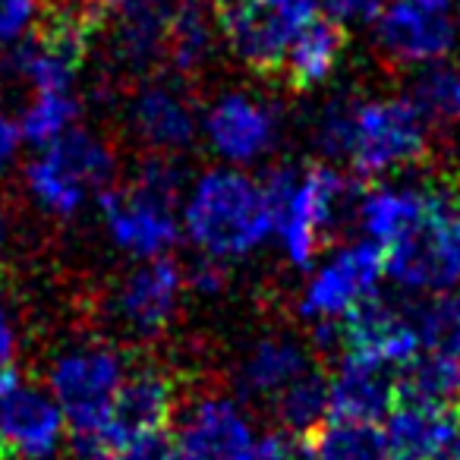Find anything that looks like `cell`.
Masks as SVG:
<instances>
[{"mask_svg": "<svg viewBox=\"0 0 460 460\" xmlns=\"http://www.w3.org/2000/svg\"><path fill=\"white\" fill-rule=\"evenodd\" d=\"M382 250V269L413 290H447L460 281V199L426 186L416 215Z\"/></svg>", "mask_w": 460, "mask_h": 460, "instance_id": "1", "label": "cell"}, {"mask_svg": "<svg viewBox=\"0 0 460 460\" xmlns=\"http://www.w3.org/2000/svg\"><path fill=\"white\" fill-rule=\"evenodd\" d=\"M186 230L205 256H246L271 230L262 186L237 171H208L186 205Z\"/></svg>", "mask_w": 460, "mask_h": 460, "instance_id": "2", "label": "cell"}, {"mask_svg": "<svg viewBox=\"0 0 460 460\" xmlns=\"http://www.w3.org/2000/svg\"><path fill=\"white\" fill-rule=\"evenodd\" d=\"M123 369V359L108 347L73 350L54 363L51 391L70 426V445L79 460H108L102 429Z\"/></svg>", "mask_w": 460, "mask_h": 460, "instance_id": "3", "label": "cell"}, {"mask_svg": "<svg viewBox=\"0 0 460 460\" xmlns=\"http://www.w3.org/2000/svg\"><path fill=\"white\" fill-rule=\"evenodd\" d=\"M313 13L315 0H211L230 51L265 76L281 73L290 41Z\"/></svg>", "mask_w": 460, "mask_h": 460, "instance_id": "4", "label": "cell"}, {"mask_svg": "<svg viewBox=\"0 0 460 460\" xmlns=\"http://www.w3.org/2000/svg\"><path fill=\"white\" fill-rule=\"evenodd\" d=\"M45 152L26 167L32 196L54 215H73L89 192H104L114 173V155L85 129H64L45 142Z\"/></svg>", "mask_w": 460, "mask_h": 460, "instance_id": "5", "label": "cell"}, {"mask_svg": "<svg viewBox=\"0 0 460 460\" xmlns=\"http://www.w3.org/2000/svg\"><path fill=\"white\" fill-rule=\"evenodd\" d=\"M429 152V120L410 98L357 104L350 164L359 180L420 164Z\"/></svg>", "mask_w": 460, "mask_h": 460, "instance_id": "6", "label": "cell"}, {"mask_svg": "<svg viewBox=\"0 0 460 460\" xmlns=\"http://www.w3.org/2000/svg\"><path fill=\"white\" fill-rule=\"evenodd\" d=\"M376 20L378 51L401 66L435 64L447 58L457 41L454 0H394Z\"/></svg>", "mask_w": 460, "mask_h": 460, "instance_id": "7", "label": "cell"}, {"mask_svg": "<svg viewBox=\"0 0 460 460\" xmlns=\"http://www.w3.org/2000/svg\"><path fill=\"white\" fill-rule=\"evenodd\" d=\"M173 407H177V394H173L171 372L148 363V359L123 369L102 429L104 454L111 457L142 435L164 432L173 420Z\"/></svg>", "mask_w": 460, "mask_h": 460, "instance_id": "8", "label": "cell"}, {"mask_svg": "<svg viewBox=\"0 0 460 460\" xmlns=\"http://www.w3.org/2000/svg\"><path fill=\"white\" fill-rule=\"evenodd\" d=\"M334 344L341 347L344 359L388 366V369H397L420 350L410 315L376 294L363 296L347 309L344 322L334 325Z\"/></svg>", "mask_w": 460, "mask_h": 460, "instance_id": "9", "label": "cell"}, {"mask_svg": "<svg viewBox=\"0 0 460 460\" xmlns=\"http://www.w3.org/2000/svg\"><path fill=\"white\" fill-rule=\"evenodd\" d=\"M98 199H102V215L111 237L133 256L155 259L180 240L177 217H173L177 205L167 199L152 196L139 186L104 190L98 192Z\"/></svg>", "mask_w": 460, "mask_h": 460, "instance_id": "10", "label": "cell"}, {"mask_svg": "<svg viewBox=\"0 0 460 460\" xmlns=\"http://www.w3.org/2000/svg\"><path fill=\"white\" fill-rule=\"evenodd\" d=\"M64 416L60 407L20 378V372L0 378V441L13 454L29 460H45L60 441Z\"/></svg>", "mask_w": 460, "mask_h": 460, "instance_id": "11", "label": "cell"}, {"mask_svg": "<svg viewBox=\"0 0 460 460\" xmlns=\"http://www.w3.org/2000/svg\"><path fill=\"white\" fill-rule=\"evenodd\" d=\"M385 435L391 460H460V394L441 403H397Z\"/></svg>", "mask_w": 460, "mask_h": 460, "instance_id": "12", "label": "cell"}, {"mask_svg": "<svg viewBox=\"0 0 460 460\" xmlns=\"http://www.w3.org/2000/svg\"><path fill=\"white\" fill-rule=\"evenodd\" d=\"M382 271H385L382 250H378L376 240L357 243V246H350V250L338 252V256H334L306 288L303 313L319 315V319L344 315L353 303L376 294V284H378V275H382Z\"/></svg>", "mask_w": 460, "mask_h": 460, "instance_id": "13", "label": "cell"}, {"mask_svg": "<svg viewBox=\"0 0 460 460\" xmlns=\"http://www.w3.org/2000/svg\"><path fill=\"white\" fill-rule=\"evenodd\" d=\"M177 460H252L250 422L227 397H202L177 438Z\"/></svg>", "mask_w": 460, "mask_h": 460, "instance_id": "14", "label": "cell"}, {"mask_svg": "<svg viewBox=\"0 0 460 460\" xmlns=\"http://www.w3.org/2000/svg\"><path fill=\"white\" fill-rule=\"evenodd\" d=\"M180 284H183V271L177 269L173 259H148L120 288L117 306H120L123 322L142 338L161 334L177 313Z\"/></svg>", "mask_w": 460, "mask_h": 460, "instance_id": "15", "label": "cell"}, {"mask_svg": "<svg viewBox=\"0 0 460 460\" xmlns=\"http://www.w3.org/2000/svg\"><path fill=\"white\" fill-rule=\"evenodd\" d=\"M211 146L230 161H252L275 146L278 117L269 104L250 95H224L205 117Z\"/></svg>", "mask_w": 460, "mask_h": 460, "instance_id": "16", "label": "cell"}, {"mask_svg": "<svg viewBox=\"0 0 460 460\" xmlns=\"http://www.w3.org/2000/svg\"><path fill=\"white\" fill-rule=\"evenodd\" d=\"M177 7L180 0H127L123 4L114 48L127 70L146 73L164 64Z\"/></svg>", "mask_w": 460, "mask_h": 460, "instance_id": "17", "label": "cell"}, {"mask_svg": "<svg viewBox=\"0 0 460 460\" xmlns=\"http://www.w3.org/2000/svg\"><path fill=\"white\" fill-rule=\"evenodd\" d=\"M397 407V378L388 366H369L344 359L334 382H328L332 420L378 422Z\"/></svg>", "mask_w": 460, "mask_h": 460, "instance_id": "18", "label": "cell"}, {"mask_svg": "<svg viewBox=\"0 0 460 460\" xmlns=\"http://www.w3.org/2000/svg\"><path fill=\"white\" fill-rule=\"evenodd\" d=\"M347 45L344 22L338 16L313 13L306 26L290 41L288 58H284L281 76L294 92H309L328 79L334 64L341 60Z\"/></svg>", "mask_w": 460, "mask_h": 460, "instance_id": "19", "label": "cell"}, {"mask_svg": "<svg viewBox=\"0 0 460 460\" xmlns=\"http://www.w3.org/2000/svg\"><path fill=\"white\" fill-rule=\"evenodd\" d=\"M133 127L158 152H180L196 136V114L173 85L152 83L133 102Z\"/></svg>", "mask_w": 460, "mask_h": 460, "instance_id": "20", "label": "cell"}, {"mask_svg": "<svg viewBox=\"0 0 460 460\" xmlns=\"http://www.w3.org/2000/svg\"><path fill=\"white\" fill-rule=\"evenodd\" d=\"M306 447L313 460H391L385 429L357 420H319L306 429Z\"/></svg>", "mask_w": 460, "mask_h": 460, "instance_id": "21", "label": "cell"}, {"mask_svg": "<svg viewBox=\"0 0 460 460\" xmlns=\"http://www.w3.org/2000/svg\"><path fill=\"white\" fill-rule=\"evenodd\" d=\"M397 403H441L460 394V359L416 350L394 369Z\"/></svg>", "mask_w": 460, "mask_h": 460, "instance_id": "22", "label": "cell"}, {"mask_svg": "<svg viewBox=\"0 0 460 460\" xmlns=\"http://www.w3.org/2000/svg\"><path fill=\"white\" fill-rule=\"evenodd\" d=\"M306 353L284 338H269L252 347L243 366V388L259 397H275L288 382L306 369Z\"/></svg>", "mask_w": 460, "mask_h": 460, "instance_id": "23", "label": "cell"}, {"mask_svg": "<svg viewBox=\"0 0 460 460\" xmlns=\"http://www.w3.org/2000/svg\"><path fill=\"white\" fill-rule=\"evenodd\" d=\"M407 315L422 350L460 359V296L438 294L422 306L407 309Z\"/></svg>", "mask_w": 460, "mask_h": 460, "instance_id": "24", "label": "cell"}, {"mask_svg": "<svg viewBox=\"0 0 460 460\" xmlns=\"http://www.w3.org/2000/svg\"><path fill=\"white\" fill-rule=\"evenodd\" d=\"M278 420L288 426V432H306L322 420L328 410V378L319 369H303L294 382H288L275 394Z\"/></svg>", "mask_w": 460, "mask_h": 460, "instance_id": "25", "label": "cell"}, {"mask_svg": "<svg viewBox=\"0 0 460 460\" xmlns=\"http://www.w3.org/2000/svg\"><path fill=\"white\" fill-rule=\"evenodd\" d=\"M420 202L422 190H366L359 202V224L382 246L416 215Z\"/></svg>", "mask_w": 460, "mask_h": 460, "instance_id": "26", "label": "cell"}, {"mask_svg": "<svg viewBox=\"0 0 460 460\" xmlns=\"http://www.w3.org/2000/svg\"><path fill=\"white\" fill-rule=\"evenodd\" d=\"M76 114L79 104L76 98H70V92H35V102L22 111V136L45 146L64 133L70 120H76Z\"/></svg>", "mask_w": 460, "mask_h": 460, "instance_id": "27", "label": "cell"}, {"mask_svg": "<svg viewBox=\"0 0 460 460\" xmlns=\"http://www.w3.org/2000/svg\"><path fill=\"white\" fill-rule=\"evenodd\" d=\"M410 102L420 108V114L429 120V127H441L454 117V73L441 66L438 60L429 64L426 70L416 76L413 95Z\"/></svg>", "mask_w": 460, "mask_h": 460, "instance_id": "28", "label": "cell"}, {"mask_svg": "<svg viewBox=\"0 0 460 460\" xmlns=\"http://www.w3.org/2000/svg\"><path fill=\"white\" fill-rule=\"evenodd\" d=\"M353 123H357V102L350 98H334L315 123V146L328 158H347L353 146Z\"/></svg>", "mask_w": 460, "mask_h": 460, "instance_id": "29", "label": "cell"}, {"mask_svg": "<svg viewBox=\"0 0 460 460\" xmlns=\"http://www.w3.org/2000/svg\"><path fill=\"white\" fill-rule=\"evenodd\" d=\"M108 460H177V441L164 429V432H152L129 441L120 451L111 454Z\"/></svg>", "mask_w": 460, "mask_h": 460, "instance_id": "30", "label": "cell"}, {"mask_svg": "<svg viewBox=\"0 0 460 460\" xmlns=\"http://www.w3.org/2000/svg\"><path fill=\"white\" fill-rule=\"evenodd\" d=\"M252 460H313L296 432H269L252 445Z\"/></svg>", "mask_w": 460, "mask_h": 460, "instance_id": "31", "label": "cell"}, {"mask_svg": "<svg viewBox=\"0 0 460 460\" xmlns=\"http://www.w3.org/2000/svg\"><path fill=\"white\" fill-rule=\"evenodd\" d=\"M35 16V0H0V41H13L26 32Z\"/></svg>", "mask_w": 460, "mask_h": 460, "instance_id": "32", "label": "cell"}, {"mask_svg": "<svg viewBox=\"0 0 460 460\" xmlns=\"http://www.w3.org/2000/svg\"><path fill=\"white\" fill-rule=\"evenodd\" d=\"M224 275H227L224 271V259L205 256L190 269V284L196 290H205V294H215V290L224 288Z\"/></svg>", "mask_w": 460, "mask_h": 460, "instance_id": "33", "label": "cell"}, {"mask_svg": "<svg viewBox=\"0 0 460 460\" xmlns=\"http://www.w3.org/2000/svg\"><path fill=\"white\" fill-rule=\"evenodd\" d=\"M382 7L385 0H332V13L341 22H372Z\"/></svg>", "mask_w": 460, "mask_h": 460, "instance_id": "34", "label": "cell"}, {"mask_svg": "<svg viewBox=\"0 0 460 460\" xmlns=\"http://www.w3.org/2000/svg\"><path fill=\"white\" fill-rule=\"evenodd\" d=\"M16 372V334L13 322L7 315V306L0 303V378H7Z\"/></svg>", "mask_w": 460, "mask_h": 460, "instance_id": "35", "label": "cell"}, {"mask_svg": "<svg viewBox=\"0 0 460 460\" xmlns=\"http://www.w3.org/2000/svg\"><path fill=\"white\" fill-rule=\"evenodd\" d=\"M16 146H20V129H16V123L0 111V171L10 164V158L16 155Z\"/></svg>", "mask_w": 460, "mask_h": 460, "instance_id": "36", "label": "cell"}, {"mask_svg": "<svg viewBox=\"0 0 460 460\" xmlns=\"http://www.w3.org/2000/svg\"><path fill=\"white\" fill-rule=\"evenodd\" d=\"M83 4L92 10V13L98 16V20H102V16L108 13V10H120L123 4H127V0H83Z\"/></svg>", "mask_w": 460, "mask_h": 460, "instance_id": "37", "label": "cell"}, {"mask_svg": "<svg viewBox=\"0 0 460 460\" xmlns=\"http://www.w3.org/2000/svg\"><path fill=\"white\" fill-rule=\"evenodd\" d=\"M454 114L460 117V73L454 76Z\"/></svg>", "mask_w": 460, "mask_h": 460, "instance_id": "38", "label": "cell"}, {"mask_svg": "<svg viewBox=\"0 0 460 460\" xmlns=\"http://www.w3.org/2000/svg\"><path fill=\"white\" fill-rule=\"evenodd\" d=\"M4 243H7V221L0 215V250H4Z\"/></svg>", "mask_w": 460, "mask_h": 460, "instance_id": "39", "label": "cell"}, {"mask_svg": "<svg viewBox=\"0 0 460 460\" xmlns=\"http://www.w3.org/2000/svg\"><path fill=\"white\" fill-rule=\"evenodd\" d=\"M10 454H13V451H10V447L0 441V460H10Z\"/></svg>", "mask_w": 460, "mask_h": 460, "instance_id": "40", "label": "cell"}]
</instances>
